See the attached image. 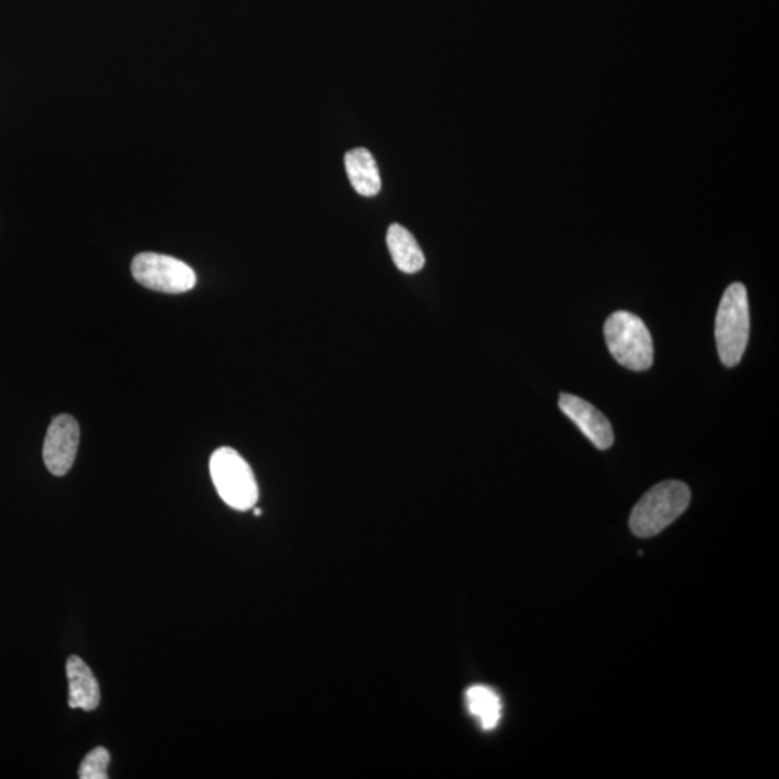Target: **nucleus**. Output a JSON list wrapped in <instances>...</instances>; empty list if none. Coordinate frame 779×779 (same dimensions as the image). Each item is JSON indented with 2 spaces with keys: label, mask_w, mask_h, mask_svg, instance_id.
<instances>
[{
  "label": "nucleus",
  "mask_w": 779,
  "mask_h": 779,
  "mask_svg": "<svg viewBox=\"0 0 779 779\" xmlns=\"http://www.w3.org/2000/svg\"><path fill=\"white\" fill-rule=\"evenodd\" d=\"M387 247L398 270L413 275L425 267V255L415 236L401 224L388 227Z\"/></svg>",
  "instance_id": "9"
},
{
  "label": "nucleus",
  "mask_w": 779,
  "mask_h": 779,
  "mask_svg": "<svg viewBox=\"0 0 779 779\" xmlns=\"http://www.w3.org/2000/svg\"><path fill=\"white\" fill-rule=\"evenodd\" d=\"M214 486L224 503L234 510L247 511L259 500V486L245 457L231 447H220L209 461Z\"/></svg>",
  "instance_id": "4"
},
{
  "label": "nucleus",
  "mask_w": 779,
  "mask_h": 779,
  "mask_svg": "<svg viewBox=\"0 0 779 779\" xmlns=\"http://www.w3.org/2000/svg\"><path fill=\"white\" fill-rule=\"evenodd\" d=\"M465 700L467 710L479 720L482 729L493 730L499 727L503 703L493 689L482 684L472 686L466 691Z\"/></svg>",
  "instance_id": "11"
},
{
  "label": "nucleus",
  "mask_w": 779,
  "mask_h": 779,
  "mask_svg": "<svg viewBox=\"0 0 779 779\" xmlns=\"http://www.w3.org/2000/svg\"><path fill=\"white\" fill-rule=\"evenodd\" d=\"M608 349L618 363L632 372H644L654 362V347L649 328L641 318L627 310H618L605 323Z\"/></svg>",
  "instance_id": "3"
},
{
  "label": "nucleus",
  "mask_w": 779,
  "mask_h": 779,
  "mask_svg": "<svg viewBox=\"0 0 779 779\" xmlns=\"http://www.w3.org/2000/svg\"><path fill=\"white\" fill-rule=\"evenodd\" d=\"M110 753L106 748H96L82 759L78 777L81 779H107L109 773Z\"/></svg>",
  "instance_id": "12"
},
{
  "label": "nucleus",
  "mask_w": 779,
  "mask_h": 779,
  "mask_svg": "<svg viewBox=\"0 0 779 779\" xmlns=\"http://www.w3.org/2000/svg\"><path fill=\"white\" fill-rule=\"evenodd\" d=\"M559 407L598 450L605 451L613 445L615 436H613L611 422L591 403L563 393L559 397Z\"/></svg>",
  "instance_id": "7"
},
{
  "label": "nucleus",
  "mask_w": 779,
  "mask_h": 779,
  "mask_svg": "<svg viewBox=\"0 0 779 779\" xmlns=\"http://www.w3.org/2000/svg\"><path fill=\"white\" fill-rule=\"evenodd\" d=\"M345 168L351 185L363 197H374L382 191V178H379L376 159L369 150L358 148L349 150L345 155Z\"/></svg>",
  "instance_id": "10"
},
{
  "label": "nucleus",
  "mask_w": 779,
  "mask_h": 779,
  "mask_svg": "<svg viewBox=\"0 0 779 779\" xmlns=\"http://www.w3.org/2000/svg\"><path fill=\"white\" fill-rule=\"evenodd\" d=\"M255 514H256V515H262V510L256 509V510H255Z\"/></svg>",
  "instance_id": "13"
},
{
  "label": "nucleus",
  "mask_w": 779,
  "mask_h": 779,
  "mask_svg": "<svg viewBox=\"0 0 779 779\" xmlns=\"http://www.w3.org/2000/svg\"><path fill=\"white\" fill-rule=\"evenodd\" d=\"M751 329L747 287L732 284L724 290L716 315L714 337L719 357L727 367H734L747 349Z\"/></svg>",
  "instance_id": "2"
},
{
  "label": "nucleus",
  "mask_w": 779,
  "mask_h": 779,
  "mask_svg": "<svg viewBox=\"0 0 779 779\" xmlns=\"http://www.w3.org/2000/svg\"><path fill=\"white\" fill-rule=\"evenodd\" d=\"M67 679L70 694L68 704L71 709L92 712L100 704V688L90 667L80 657L72 655L67 661Z\"/></svg>",
  "instance_id": "8"
},
{
  "label": "nucleus",
  "mask_w": 779,
  "mask_h": 779,
  "mask_svg": "<svg viewBox=\"0 0 779 779\" xmlns=\"http://www.w3.org/2000/svg\"><path fill=\"white\" fill-rule=\"evenodd\" d=\"M131 275L148 289L169 295L185 294L197 284V275L187 263L158 253L136 256L131 262Z\"/></svg>",
  "instance_id": "5"
},
{
  "label": "nucleus",
  "mask_w": 779,
  "mask_h": 779,
  "mask_svg": "<svg viewBox=\"0 0 779 779\" xmlns=\"http://www.w3.org/2000/svg\"><path fill=\"white\" fill-rule=\"evenodd\" d=\"M690 500V490L684 482L664 481L652 486L632 510L631 532L638 538L661 533L688 510Z\"/></svg>",
  "instance_id": "1"
},
{
  "label": "nucleus",
  "mask_w": 779,
  "mask_h": 779,
  "mask_svg": "<svg viewBox=\"0 0 779 779\" xmlns=\"http://www.w3.org/2000/svg\"><path fill=\"white\" fill-rule=\"evenodd\" d=\"M78 443H80V426L75 417L60 415L53 418L48 427L43 442V462L52 475L62 476L75 464Z\"/></svg>",
  "instance_id": "6"
}]
</instances>
